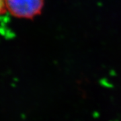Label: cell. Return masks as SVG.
<instances>
[{
    "instance_id": "cell-2",
    "label": "cell",
    "mask_w": 121,
    "mask_h": 121,
    "mask_svg": "<svg viewBox=\"0 0 121 121\" xmlns=\"http://www.w3.org/2000/svg\"><path fill=\"white\" fill-rule=\"evenodd\" d=\"M6 12L5 0H0V15Z\"/></svg>"
},
{
    "instance_id": "cell-1",
    "label": "cell",
    "mask_w": 121,
    "mask_h": 121,
    "mask_svg": "<svg viewBox=\"0 0 121 121\" xmlns=\"http://www.w3.org/2000/svg\"><path fill=\"white\" fill-rule=\"evenodd\" d=\"M6 11L18 18H32L40 12L43 0H5Z\"/></svg>"
}]
</instances>
